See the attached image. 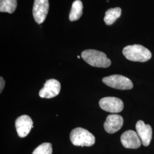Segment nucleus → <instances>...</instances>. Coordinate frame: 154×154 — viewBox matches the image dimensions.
I'll return each mask as SVG.
<instances>
[{
	"label": "nucleus",
	"instance_id": "f257e3e1",
	"mask_svg": "<svg viewBox=\"0 0 154 154\" xmlns=\"http://www.w3.org/2000/svg\"><path fill=\"white\" fill-rule=\"evenodd\" d=\"M122 53L128 60L134 62H144L149 60L152 57L151 51L140 45L127 46Z\"/></svg>",
	"mask_w": 154,
	"mask_h": 154
},
{
	"label": "nucleus",
	"instance_id": "f03ea898",
	"mask_svg": "<svg viewBox=\"0 0 154 154\" xmlns=\"http://www.w3.org/2000/svg\"><path fill=\"white\" fill-rule=\"evenodd\" d=\"M83 60L91 66L106 68L111 65V62L103 52L96 50H86L82 51Z\"/></svg>",
	"mask_w": 154,
	"mask_h": 154
},
{
	"label": "nucleus",
	"instance_id": "7ed1b4c3",
	"mask_svg": "<svg viewBox=\"0 0 154 154\" xmlns=\"http://www.w3.org/2000/svg\"><path fill=\"white\" fill-rule=\"evenodd\" d=\"M70 139L72 144L75 146L90 147L95 142V138L93 135L81 127L73 129L70 133Z\"/></svg>",
	"mask_w": 154,
	"mask_h": 154
},
{
	"label": "nucleus",
	"instance_id": "20e7f679",
	"mask_svg": "<svg viewBox=\"0 0 154 154\" xmlns=\"http://www.w3.org/2000/svg\"><path fill=\"white\" fill-rule=\"evenodd\" d=\"M103 82L112 88L119 90H130L133 88L132 81L128 78L121 75H112L102 79Z\"/></svg>",
	"mask_w": 154,
	"mask_h": 154
},
{
	"label": "nucleus",
	"instance_id": "39448f33",
	"mask_svg": "<svg viewBox=\"0 0 154 154\" xmlns=\"http://www.w3.org/2000/svg\"><path fill=\"white\" fill-rule=\"evenodd\" d=\"M99 105L102 110L111 113L120 112L124 108V104L121 99L113 97L102 98L99 100Z\"/></svg>",
	"mask_w": 154,
	"mask_h": 154
},
{
	"label": "nucleus",
	"instance_id": "423d86ee",
	"mask_svg": "<svg viewBox=\"0 0 154 154\" xmlns=\"http://www.w3.org/2000/svg\"><path fill=\"white\" fill-rule=\"evenodd\" d=\"M48 0H35L33 5V14L36 22L41 24L44 22L49 11Z\"/></svg>",
	"mask_w": 154,
	"mask_h": 154
},
{
	"label": "nucleus",
	"instance_id": "0eeeda50",
	"mask_svg": "<svg viewBox=\"0 0 154 154\" xmlns=\"http://www.w3.org/2000/svg\"><path fill=\"white\" fill-rule=\"evenodd\" d=\"M60 90V82L54 79H50L46 82L44 88L40 90L39 95L41 98L50 99L57 96Z\"/></svg>",
	"mask_w": 154,
	"mask_h": 154
},
{
	"label": "nucleus",
	"instance_id": "6e6552de",
	"mask_svg": "<svg viewBox=\"0 0 154 154\" xmlns=\"http://www.w3.org/2000/svg\"><path fill=\"white\" fill-rule=\"evenodd\" d=\"M15 126L18 135L20 138H25L33 127V121L29 116L23 115L17 118Z\"/></svg>",
	"mask_w": 154,
	"mask_h": 154
},
{
	"label": "nucleus",
	"instance_id": "1a4fd4ad",
	"mask_svg": "<svg viewBox=\"0 0 154 154\" xmlns=\"http://www.w3.org/2000/svg\"><path fill=\"white\" fill-rule=\"evenodd\" d=\"M121 141L123 147L126 149H138L142 144L137 132L132 130L123 132L121 137Z\"/></svg>",
	"mask_w": 154,
	"mask_h": 154
},
{
	"label": "nucleus",
	"instance_id": "9d476101",
	"mask_svg": "<svg viewBox=\"0 0 154 154\" xmlns=\"http://www.w3.org/2000/svg\"><path fill=\"white\" fill-rule=\"evenodd\" d=\"M136 130L144 146L149 145L152 136V130L149 125H146L143 121H139L136 124Z\"/></svg>",
	"mask_w": 154,
	"mask_h": 154
},
{
	"label": "nucleus",
	"instance_id": "9b49d317",
	"mask_svg": "<svg viewBox=\"0 0 154 154\" xmlns=\"http://www.w3.org/2000/svg\"><path fill=\"white\" fill-rule=\"evenodd\" d=\"M123 119L118 114H111L107 116L104 123L105 131L109 134H114L118 131L123 126Z\"/></svg>",
	"mask_w": 154,
	"mask_h": 154
},
{
	"label": "nucleus",
	"instance_id": "f8f14e48",
	"mask_svg": "<svg viewBox=\"0 0 154 154\" xmlns=\"http://www.w3.org/2000/svg\"><path fill=\"white\" fill-rule=\"evenodd\" d=\"M122 10L120 8H111L105 13L104 21L106 25H111L121 16Z\"/></svg>",
	"mask_w": 154,
	"mask_h": 154
},
{
	"label": "nucleus",
	"instance_id": "ddd939ff",
	"mask_svg": "<svg viewBox=\"0 0 154 154\" xmlns=\"http://www.w3.org/2000/svg\"><path fill=\"white\" fill-rule=\"evenodd\" d=\"M82 2L80 0H75L72 4V9L69 14V20L74 21L79 20L83 13Z\"/></svg>",
	"mask_w": 154,
	"mask_h": 154
},
{
	"label": "nucleus",
	"instance_id": "4468645a",
	"mask_svg": "<svg viewBox=\"0 0 154 154\" xmlns=\"http://www.w3.org/2000/svg\"><path fill=\"white\" fill-rule=\"evenodd\" d=\"M17 8V0H0V11L13 13Z\"/></svg>",
	"mask_w": 154,
	"mask_h": 154
},
{
	"label": "nucleus",
	"instance_id": "2eb2a0df",
	"mask_svg": "<svg viewBox=\"0 0 154 154\" xmlns=\"http://www.w3.org/2000/svg\"><path fill=\"white\" fill-rule=\"evenodd\" d=\"M52 145L50 143H44L34 150L32 154H52Z\"/></svg>",
	"mask_w": 154,
	"mask_h": 154
},
{
	"label": "nucleus",
	"instance_id": "dca6fc26",
	"mask_svg": "<svg viewBox=\"0 0 154 154\" xmlns=\"http://www.w3.org/2000/svg\"><path fill=\"white\" fill-rule=\"evenodd\" d=\"M0 78H1L0 79V80H1L0 81V93H1L2 90H3V89H4V87H5V81H4V78L2 77H1Z\"/></svg>",
	"mask_w": 154,
	"mask_h": 154
},
{
	"label": "nucleus",
	"instance_id": "f3484780",
	"mask_svg": "<svg viewBox=\"0 0 154 154\" xmlns=\"http://www.w3.org/2000/svg\"><path fill=\"white\" fill-rule=\"evenodd\" d=\"M77 58H80V56L78 55V56H77Z\"/></svg>",
	"mask_w": 154,
	"mask_h": 154
}]
</instances>
